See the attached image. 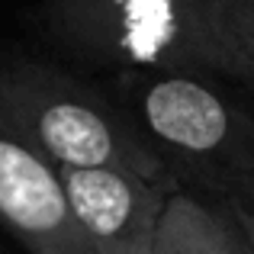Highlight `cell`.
<instances>
[{
    "mask_svg": "<svg viewBox=\"0 0 254 254\" xmlns=\"http://www.w3.org/2000/svg\"><path fill=\"white\" fill-rule=\"evenodd\" d=\"M222 199H245V203H254V180H251V184H245L235 196H222Z\"/></svg>",
    "mask_w": 254,
    "mask_h": 254,
    "instance_id": "obj_9",
    "label": "cell"
},
{
    "mask_svg": "<svg viewBox=\"0 0 254 254\" xmlns=\"http://www.w3.org/2000/svg\"><path fill=\"white\" fill-rule=\"evenodd\" d=\"M209 0H42L39 23L74 71H209L203 19Z\"/></svg>",
    "mask_w": 254,
    "mask_h": 254,
    "instance_id": "obj_3",
    "label": "cell"
},
{
    "mask_svg": "<svg viewBox=\"0 0 254 254\" xmlns=\"http://www.w3.org/2000/svg\"><path fill=\"white\" fill-rule=\"evenodd\" d=\"M0 232L26 254H93L68 212L62 180L0 113Z\"/></svg>",
    "mask_w": 254,
    "mask_h": 254,
    "instance_id": "obj_5",
    "label": "cell"
},
{
    "mask_svg": "<svg viewBox=\"0 0 254 254\" xmlns=\"http://www.w3.org/2000/svg\"><path fill=\"white\" fill-rule=\"evenodd\" d=\"M158 254H254L229 199L177 190L164 216Z\"/></svg>",
    "mask_w": 254,
    "mask_h": 254,
    "instance_id": "obj_6",
    "label": "cell"
},
{
    "mask_svg": "<svg viewBox=\"0 0 254 254\" xmlns=\"http://www.w3.org/2000/svg\"><path fill=\"white\" fill-rule=\"evenodd\" d=\"M203 55L212 74L254 97V0H209Z\"/></svg>",
    "mask_w": 254,
    "mask_h": 254,
    "instance_id": "obj_7",
    "label": "cell"
},
{
    "mask_svg": "<svg viewBox=\"0 0 254 254\" xmlns=\"http://www.w3.org/2000/svg\"><path fill=\"white\" fill-rule=\"evenodd\" d=\"M68 212L93 254H158L164 216L180 190L174 177L123 168H62Z\"/></svg>",
    "mask_w": 254,
    "mask_h": 254,
    "instance_id": "obj_4",
    "label": "cell"
},
{
    "mask_svg": "<svg viewBox=\"0 0 254 254\" xmlns=\"http://www.w3.org/2000/svg\"><path fill=\"white\" fill-rule=\"evenodd\" d=\"M164 171L203 196L254 180V97L212 71H129L100 77Z\"/></svg>",
    "mask_w": 254,
    "mask_h": 254,
    "instance_id": "obj_1",
    "label": "cell"
},
{
    "mask_svg": "<svg viewBox=\"0 0 254 254\" xmlns=\"http://www.w3.org/2000/svg\"><path fill=\"white\" fill-rule=\"evenodd\" d=\"M0 113L55 171L123 168L171 177L106 87L71 64L0 52Z\"/></svg>",
    "mask_w": 254,
    "mask_h": 254,
    "instance_id": "obj_2",
    "label": "cell"
},
{
    "mask_svg": "<svg viewBox=\"0 0 254 254\" xmlns=\"http://www.w3.org/2000/svg\"><path fill=\"white\" fill-rule=\"evenodd\" d=\"M232 212L238 216V222H242V229L248 232V238L254 242V203H245V199H229Z\"/></svg>",
    "mask_w": 254,
    "mask_h": 254,
    "instance_id": "obj_8",
    "label": "cell"
}]
</instances>
